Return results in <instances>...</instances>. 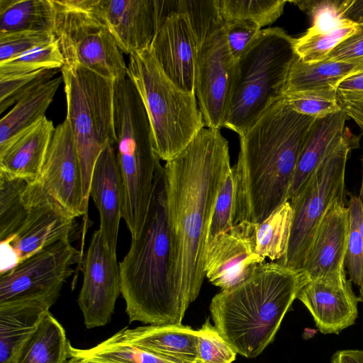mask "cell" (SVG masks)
<instances>
[{
	"label": "cell",
	"instance_id": "obj_30",
	"mask_svg": "<svg viewBox=\"0 0 363 363\" xmlns=\"http://www.w3.org/2000/svg\"><path fill=\"white\" fill-rule=\"evenodd\" d=\"M293 211L289 201L276 208L256 227V253L262 259L277 262L286 251Z\"/></svg>",
	"mask_w": 363,
	"mask_h": 363
},
{
	"label": "cell",
	"instance_id": "obj_24",
	"mask_svg": "<svg viewBox=\"0 0 363 363\" xmlns=\"http://www.w3.org/2000/svg\"><path fill=\"white\" fill-rule=\"evenodd\" d=\"M347 116L340 111L315 119L299 156L289 193V201L340 143L345 133Z\"/></svg>",
	"mask_w": 363,
	"mask_h": 363
},
{
	"label": "cell",
	"instance_id": "obj_8",
	"mask_svg": "<svg viewBox=\"0 0 363 363\" xmlns=\"http://www.w3.org/2000/svg\"><path fill=\"white\" fill-rule=\"evenodd\" d=\"M55 10L52 33L64 66L84 67L115 81L127 75L123 52L94 0H52Z\"/></svg>",
	"mask_w": 363,
	"mask_h": 363
},
{
	"label": "cell",
	"instance_id": "obj_22",
	"mask_svg": "<svg viewBox=\"0 0 363 363\" xmlns=\"http://www.w3.org/2000/svg\"><path fill=\"white\" fill-rule=\"evenodd\" d=\"M114 335L157 355L180 363L197 362V330L182 324L125 328Z\"/></svg>",
	"mask_w": 363,
	"mask_h": 363
},
{
	"label": "cell",
	"instance_id": "obj_31",
	"mask_svg": "<svg viewBox=\"0 0 363 363\" xmlns=\"http://www.w3.org/2000/svg\"><path fill=\"white\" fill-rule=\"evenodd\" d=\"M28 183L0 172V242L13 235L26 218L24 194Z\"/></svg>",
	"mask_w": 363,
	"mask_h": 363
},
{
	"label": "cell",
	"instance_id": "obj_41",
	"mask_svg": "<svg viewBox=\"0 0 363 363\" xmlns=\"http://www.w3.org/2000/svg\"><path fill=\"white\" fill-rule=\"evenodd\" d=\"M198 363H232L236 352L224 340L208 318L197 330Z\"/></svg>",
	"mask_w": 363,
	"mask_h": 363
},
{
	"label": "cell",
	"instance_id": "obj_47",
	"mask_svg": "<svg viewBox=\"0 0 363 363\" xmlns=\"http://www.w3.org/2000/svg\"><path fill=\"white\" fill-rule=\"evenodd\" d=\"M344 17L360 27L363 26V0H353Z\"/></svg>",
	"mask_w": 363,
	"mask_h": 363
},
{
	"label": "cell",
	"instance_id": "obj_28",
	"mask_svg": "<svg viewBox=\"0 0 363 363\" xmlns=\"http://www.w3.org/2000/svg\"><path fill=\"white\" fill-rule=\"evenodd\" d=\"M52 0H0V34L24 30L52 32Z\"/></svg>",
	"mask_w": 363,
	"mask_h": 363
},
{
	"label": "cell",
	"instance_id": "obj_6",
	"mask_svg": "<svg viewBox=\"0 0 363 363\" xmlns=\"http://www.w3.org/2000/svg\"><path fill=\"white\" fill-rule=\"evenodd\" d=\"M127 66L149 118L154 150L160 160L169 161L205 126L196 94L167 77L150 46L129 55Z\"/></svg>",
	"mask_w": 363,
	"mask_h": 363
},
{
	"label": "cell",
	"instance_id": "obj_4",
	"mask_svg": "<svg viewBox=\"0 0 363 363\" xmlns=\"http://www.w3.org/2000/svg\"><path fill=\"white\" fill-rule=\"evenodd\" d=\"M303 270L263 262L244 281L215 295L214 326L237 354L255 358L271 344L284 315L308 280Z\"/></svg>",
	"mask_w": 363,
	"mask_h": 363
},
{
	"label": "cell",
	"instance_id": "obj_21",
	"mask_svg": "<svg viewBox=\"0 0 363 363\" xmlns=\"http://www.w3.org/2000/svg\"><path fill=\"white\" fill-rule=\"evenodd\" d=\"M55 127L44 116L0 145V172L28 182L39 179Z\"/></svg>",
	"mask_w": 363,
	"mask_h": 363
},
{
	"label": "cell",
	"instance_id": "obj_20",
	"mask_svg": "<svg viewBox=\"0 0 363 363\" xmlns=\"http://www.w3.org/2000/svg\"><path fill=\"white\" fill-rule=\"evenodd\" d=\"M100 216L99 232L111 252L116 254L122 218L123 184L114 144L108 143L94 164L89 189Z\"/></svg>",
	"mask_w": 363,
	"mask_h": 363
},
{
	"label": "cell",
	"instance_id": "obj_42",
	"mask_svg": "<svg viewBox=\"0 0 363 363\" xmlns=\"http://www.w3.org/2000/svg\"><path fill=\"white\" fill-rule=\"evenodd\" d=\"M336 94L340 110L363 130V62L339 84Z\"/></svg>",
	"mask_w": 363,
	"mask_h": 363
},
{
	"label": "cell",
	"instance_id": "obj_17",
	"mask_svg": "<svg viewBox=\"0 0 363 363\" xmlns=\"http://www.w3.org/2000/svg\"><path fill=\"white\" fill-rule=\"evenodd\" d=\"M296 298L307 308L315 326L325 335L339 334L352 325L358 315L359 299L346 277L308 279Z\"/></svg>",
	"mask_w": 363,
	"mask_h": 363
},
{
	"label": "cell",
	"instance_id": "obj_49",
	"mask_svg": "<svg viewBox=\"0 0 363 363\" xmlns=\"http://www.w3.org/2000/svg\"><path fill=\"white\" fill-rule=\"evenodd\" d=\"M360 233H361L362 237L363 238V203H362V218H361V223H360Z\"/></svg>",
	"mask_w": 363,
	"mask_h": 363
},
{
	"label": "cell",
	"instance_id": "obj_50",
	"mask_svg": "<svg viewBox=\"0 0 363 363\" xmlns=\"http://www.w3.org/2000/svg\"><path fill=\"white\" fill-rule=\"evenodd\" d=\"M359 302L363 303V285L359 287Z\"/></svg>",
	"mask_w": 363,
	"mask_h": 363
},
{
	"label": "cell",
	"instance_id": "obj_19",
	"mask_svg": "<svg viewBox=\"0 0 363 363\" xmlns=\"http://www.w3.org/2000/svg\"><path fill=\"white\" fill-rule=\"evenodd\" d=\"M94 8L123 52L150 45L157 30L155 0H94Z\"/></svg>",
	"mask_w": 363,
	"mask_h": 363
},
{
	"label": "cell",
	"instance_id": "obj_14",
	"mask_svg": "<svg viewBox=\"0 0 363 363\" xmlns=\"http://www.w3.org/2000/svg\"><path fill=\"white\" fill-rule=\"evenodd\" d=\"M38 181L73 218L86 213L78 152L66 118L55 128Z\"/></svg>",
	"mask_w": 363,
	"mask_h": 363
},
{
	"label": "cell",
	"instance_id": "obj_40",
	"mask_svg": "<svg viewBox=\"0 0 363 363\" xmlns=\"http://www.w3.org/2000/svg\"><path fill=\"white\" fill-rule=\"evenodd\" d=\"M61 69H42L0 78V113L16 104L23 97L53 79Z\"/></svg>",
	"mask_w": 363,
	"mask_h": 363
},
{
	"label": "cell",
	"instance_id": "obj_45",
	"mask_svg": "<svg viewBox=\"0 0 363 363\" xmlns=\"http://www.w3.org/2000/svg\"><path fill=\"white\" fill-rule=\"evenodd\" d=\"M324 60L352 64L363 62V26L335 47Z\"/></svg>",
	"mask_w": 363,
	"mask_h": 363
},
{
	"label": "cell",
	"instance_id": "obj_5",
	"mask_svg": "<svg viewBox=\"0 0 363 363\" xmlns=\"http://www.w3.org/2000/svg\"><path fill=\"white\" fill-rule=\"evenodd\" d=\"M294 44L281 28L259 31L235 60L225 128L242 135L280 99L297 56Z\"/></svg>",
	"mask_w": 363,
	"mask_h": 363
},
{
	"label": "cell",
	"instance_id": "obj_12",
	"mask_svg": "<svg viewBox=\"0 0 363 363\" xmlns=\"http://www.w3.org/2000/svg\"><path fill=\"white\" fill-rule=\"evenodd\" d=\"M235 65L223 26L199 46L196 61L195 94L207 128L224 127Z\"/></svg>",
	"mask_w": 363,
	"mask_h": 363
},
{
	"label": "cell",
	"instance_id": "obj_33",
	"mask_svg": "<svg viewBox=\"0 0 363 363\" xmlns=\"http://www.w3.org/2000/svg\"><path fill=\"white\" fill-rule=\"evenodd\" d=\"M287 1L281 0H218L224 21H245L260 28L269 26L283 13Z\"/></svg>",
	"mask_w": 363,
	"mask_h": 363
},
{
	"label": "cell",
	"instance_id": "obj_39",
	"mask_svg": "<svg viewBox=\"0 0 363 363\" xmlns=\"http://www.w3.org/2000/svg\"><path fill=\"white\" fill-rule=\"evenodd\" d=\"M280 99L294 111L315 118L341 111L335 90L284 91Z\"/></svg>",
	"mask_w": 363,
	"mask_h": 363
},
{
	"label": "cell",
	"instance_id": "obj_34",
	"mask_svg": "<svg viewBox=\"0 0 363 363\" xmlns=\"http://www.w3.org/2000/svg\"><path fill=\"white\" fill-rule=\"evenodd\" d=\"M64 65L65 59L55 40L28 50L16 57L0 62V78L42 69H62Z\"/></svg>",
	"mask_w": 363,
	"mask_h": 363
},
{
	"label": "cell",
	"instance_id": "obj_43",
	"mask_svg": "<svg viewBox=\"0 0 363 363\" xmlns=\"http://www.w3.org/2000/svg\"><path fill=\"white\" fill-rule=\"evenodd\" d=\"M55 40L52 32L24 30L0 34V62Z\"/></svg>",
	"mask_w": 363,
	"mask_h": 363
},
{
	"label": "cell",
	"instance_id": "obj_38",
	"mask_svg": "<svg viewBox=\"0 0 363 363\" xmlns=\"http://www.w3.org/2000/svg\"><path fill=\"white\" fill-rule=\"evenodd\" d=\"M347 207L350 231L345 264L350 280L360 287L363 285V238L360 233L362 203L360 198L350 196Z\"/></svg>",
	"mask_w": 363,
	"mask_h": 363
},
{
	"label": "cell",
	"instance_id": "obj_11",
	"mask_svg": "<svg viewBox=\"0 0 363 363\" xmlns=\"http://www.w3.org/2000/svg\"><path fill=\"white\" fill-rule=\"evenodd\" d=\"M77 255L67 238L0 274V304L35 299L55 303L64 284L74 272L72 265Z\"/></svg>",
	"mask_w": 363,
	"mask_h": 363
},
{
	"label": "cell",
	"instance_id": "obj_29",
	"mask_svg": "<svg viewBox=\"0 0 363 363\" xmlns=\"http://www.w3.org/2000/svg\"><path fill=\"white\" fill-rule=\"evenodd\" d=\"M69 358L79 363H180L127 342L114 335L89 349L70 344Z\"/></svg>",
	"mask_w": 363,
	"mask_h": 363
},
{
	"label": "cell",
	"instance_id": "obj_23",
	"mask_svg": "<svg viewBox=\"0 0 363 363\" xmlns=\"http://www.w3.org/2000/svg\"><path fill=\"white\" fill-rule=\"evenodd\" d=\"M53 304L40 299L0 304V363H13Z\"/></svg>",
	"mask_w": 363,
	"mask_h": 363
},
{
	"label": "cell",
	"instance_id": "obj_51",
	"mask_svg": "<svg viewBox=\"0 0 363 363\" xmlns=\"http://www.w3.org/2000/svg\"><path fill=\"white\" fill-rule=\"evenodd\" d=\"M67 363H79V362H77L70 358H69V359L67 360Z\"/></svg>",
	"mask_w": 363,
	"mask_h": 363
},
{
	"label": "cell",
	"instance_id": "obj_44",
	"mask_svg": "<svg viewBox=\"0 0 363 363\" xmlns=\"http://www.w3.org/2000/svg\"><path fill=\"white\" fill-rule=\"evenodd\" d=\"M224 30L230 52L237 60L262 29L250 21H233L224 23Z\"/></svg>",
	"mask_w": 363,
	"mask_h": 363
},
{
	"label": "cell",
	"instance_id": "obj_32",
	"mask_svg": "<svg viewBox=\"0 0 363 363\" xmlns=\"http://www.w3.org/2000/svg\"><path fill=\"white\" fill-rule=\"evenodd\" d=\"M359 30V25L348 20L333 30L323 32L307 30L301 37L295 38L296 55L306 63L323 61L335 47Z\"/></svg>",
	"mask_w": 363,
	"mask_h": 363
},
{
	"label": "cell",
	"instance_id": "obj_48",
	"mask_svg": "<svg viewBox=\"0 0 363 363\" xmlns=\"http://www.w3.org/2000/svg\"><path fill=\"white\" fill-rule=\"evenodd\" d=\"M363 203V157H362V186L360 189V194L359 196Z\"/></svg>",
	"mask_w": 363,
	"mask_h": 363
},
{
	"label": "cell",
	"instance_id": "obj_10",
	"mask_svg": "<svg viewBox=\"0 0 363 363\" xmlns=\"http://www.w3.org/2000/svg\"><path fill=\"white\" fill-rule=\"evenodd\" d=\"M28 215L18 230L0 242V274L59 240L69 238L74 218L39 181L28 182L25 190Z\"/></svg>",
	"mask_w": 363,
	"mask_h": 363
},
{
	"label": "cell",
	"instance_id": "obj_13",
	"mask_svg": "<svg viewBox=\"0 0 363 363\" xmlns=\"http://www.w3.org/2000/svg\"><path fill=\"white\" fill-rule=\"evenodd\" d=\"M83 284L78 304L87 328L109 323L121 294L116 254L104 243L99 230L92 234L83 263Z\"/></svg>",
	"mask_w": 363,
	"mask_h": 363
},
{
	"label": "cell",
	"instance_id": "obj_9",
	"mask_svg": "<svg viewBox=\"0 0 363 363\" xmlns=\"http://www.w3.org/2000/svg\"><path fill=\"white\" fill-rule=\"evenodd\" d=\"M357 139L345 131L340 143L318 165L289 202L293 217L286 251L278 264L302 270L316 231L337 200L345 199V170Z\"/></svg>",
	"mask_w": 363,
	"mask_h": 363
},
{
	"label": "cell",
	"instance_id": "obj_15",
	"mask_svg": "<svg viewBox=\"0 0 363 363\" xmlns=\"http://www.w3.org/2000/svg\"><path fill=\"white\" fill-rule=\"evenodd\" d=\"M257 223L243 220L218 234L207 246L205 276L221 290L247 279L264 262L255 252Z\"/></svg>",
	"mask_w": 363,
	"mask_h": 363
},
{
	"label": "cell",
	"instance_id": "obj_2",
	"mask_svg": "<svg viewBox=\"0 0 363 363\" xmlns=\"http://www.w3.org/2000/svg\"><path fill=\"white\" fill-rule=\"evenodd\" d=\"M315 118L303 115L281 99L240 137L233 167L236 176L234 225L259 223L289 201L296 165Z\"/></svg>",
	"mask_w": 363,
	"mask_h": 363
},
{
	"label": "cell",
	"instance_id": "obj_35",
	"mask_svg": "<svg viewBox=\"0 0 363 363\" xmlns=\"http://www.w3.org/2000/svg\"><path fill=\"white\" fill-rule=\"evenodd\" d=\"M179 13L186 14L199 46L224 26L218 0H179Z\"/></svg>",
	"mask_w": 363,
	"mask_h": 363
},
{
	"label": "cell",
	"instance_id": "obj_25",
	"mask_svg": "<svg viewBox=\"0 0 363 363\" xmlns=\"http://www.w3.org/2000/svg\"><path fill=\"white\" fill-rule=\"evenodd\" d=\"M69 345L64 328L49 311L13 363H67Z\"/></svg>",
	"mask_w": 363,
	"mask_h": 363
},
{
	"label": "cell",
	"instance_id": "obj_18",
	"mask_svg": "<svg viewBox=\"0 0 363 363\" xmlns=\"http://www.w3.org/2000/svg\"><path fill=\"white\" fill-rule=\"evenodd\" d=\"M345 199L335 201L316 231L302 270L310 279L346 277L345 256L349 238Z\"/></svg>",
	"mask_w": 363,
	"mask_h": 363
},
{
	"label": "cell",
	"instance_id": "obj_3",
	"mask_svg": "<svg viewBox=\"0 0 363 363\" xmlns=\"http://www.w3.org/2000/svg\"><path fill=\"white\" fill-rule=\"evenodd\" d=\"M119 267L130 323L182 324L185 313L174 282L171 229L160 163L144 225L138 238L132 239Z\"/></svg>",
	"mask_w": 363,
	"mask_h": 363
},
{
	"label": "cell",
	"instance_id": "obj_36",
	"mask_svg": "<svg viewBox=\"0 0 363 363\" xmlns=\"http://www.w3.org/2000/svg\"><path fill=\"white\" fill-rule=\"evenodd\" d=\"M236 201V176L233 167L227 172L220 189L209 222L207 246L220 233H225L234 225Z\"/></svg>",
	"mask_w": 363,
	"mask_h": 363
},
{
	"label": "cell",
	"instance_id": "obj_16",
	"mask_svg": "<svg viewBox=\"0 0 363 363\" xmlns=\"http://www.w3.org/2000/svg\"><path fill=\"white\" fill-rule=\"evenodd\" d=\"M150 49L174 84L185 91L195 93L199 45L186 14L170 15L157 30Z\"/></svg>",
	"mask_w": 363,
	"mask_h": 363
},
{
	"label": "cell",
	"instance_id": "obj_1",
	"mask_svg": "<svg viewBox=\"0 0 363 363\" xmlns=\"http://www.w3.org/2000/svg\"><path fill=\"white\" fill-rule=\"evenodd\" d=\"M231 168L228 140L220 130L201 129L164 166L171 229L173 277L184 313L205 278L208 228L225 177Z\"/></svg>",
	"mask_w": 363,
	"mask_h": 363
},
{
	"label": "cell",
	"instance_id": "obj_37",
	"mask_svg": "<svg viewBox=\"0 0 363 363\" xmlns=\"http://www.w3.org/2000/svg\"><path fill=\"white\" fill-rule=\"evenodd\" d=\"M353 0H304L290 1L313 20V25L307 30L323 32L336 28L348 19L344 18Z\"/></svg>",
	"mask_w": 363,
	"mask_h": 363
},
{
	"label": "cell",
	"instance_id": "obj_46",
	"mask_svg": "<svg viewBox=\"0 0 363 363\" xmlns=\"http://www.w3.org/2000/svg\"><path fill=\"white\" fill-rule=\"evenodd\" d=\"M331 363H363V350H338L333 354Z\"/></svg>",
	"mask_w": 363,
	"mask_h": 363
},
{
	"label": "cell",
	"instance_id": "obj_26",
	"mask_svg": "<svg viewBox=\"0 0 363 363\" xmlns=\"http://www.w3.org/2000/svg\"><path fill=\"white\" fill-rule=\"evenodd\" d=\"M358 65L328 60L306 63L296 56L291 65L283 92L336 91L339 84Z\"/></svg>",
	"mask_w": 363,
	"mask_h": 363
},
{
	"label": "cell",
	"instance_id": "obj_27",
	"mask_svg": "<svg viewBox=\"0 0 363 363\" xmlns=\"http://www.w3.org/2000/svg\"><path fill=\"white\" fill-rule=\"evenodd\" d=\"M63 82L53 78L20 99L0 120V145L45 116V112Z\"/></svg>",
	"mask_w": 363,
	"mask_h": 363
},
{
	"label": "cell",
	"instance_id": "obj_7",
	"mask_svg": "<svg viewBox=\"0 0 363 363\" xmlns=\"http://www.w3.org/2000/svg\"><path fill=\"white\" fill-rule=\"evenodd\" d=\"M67 103L66 119L75 140L86 203L96 161L113 137L114 81L84 67L61 69Z\"/></svg>",
	"mask_w": 363,
	"mask_h": 363
}]
</instances>
